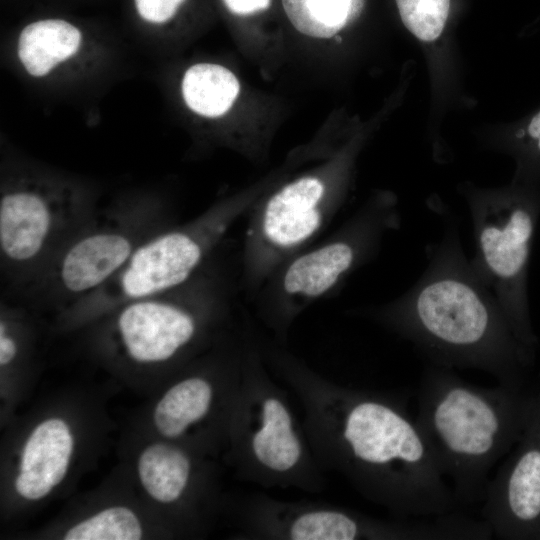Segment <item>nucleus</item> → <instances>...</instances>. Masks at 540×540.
Here are the masks:
<instances>
[{
    "label": "nucleus",
    "mask_w": 540,
    "mask_h": 540,
    "mask_svg": "<svg viewBox=\"0 0 540 540\" xmlns=\"http://www.w3.org/2000/svg\"><path fill=\"white\" fill-rule=\"evenodd\" d=\"M269 370L302 405L323 469L399 519L455 512L457 501L405 406L387 394L328 380L280 344L260 340Z\"/></svg>",
    "instance_id": "1"
},
{
    "label": "nucleus",
    "mask_w": 540,
    "mask_h": 540,
    "mask_svg": "<svg viewBox=\"0 0 540 540\" xmlns=\"http://www.w3.org/2000/svg\"><path fill=\"white\" fill-rule=\"evenodd\" d=\"M443 234L426 250L422 275L397 298L360 315L412 343L431 365L475 369L499 384L524 387L536 351L514 332L497 298L461 244L453 212H437Z\"/></svg>",
    "instance_id": "2"
},
{
    "label": "nucleus",
    "mask_w": 540,
    "mask_h": 540,
    "mask_svg": "<svg viewBox=\"0 0 540 540\" xmlns=\"http://www.w3.org/2000/svg\"><path fill=\"white\" fill-rule=\"evenodd\" d=\"M532 397L524 387H480L452 369L426 367L415 422L457 504L483 503L492 469L523 432Z\"/></svg>",
    "instance_id": "3"
},
{
    "label": "nucleus",
    "mask_w": 540,
    "mask_h": 540,
    "mask_svg": "<svg viewBox=\"0 0 540 540\" xmlns=\"http://www.w3.org/2000/svg\"><path fill=\"white\" fill-rule=\"evenodd\" d=\"M269 371L259 338L247 329L242 375L227 429L237 472L263 488L321 492L325 470L286 392Z\"/></svg>",
    "instance_id": "4"
},
{
    "label": "nucleus",
    "mask_w": 540,
    "mask_h": 540,
    "mask_svg": "<svg viewBox=\"0 0 540 540\" xmlns=\"http://www.w3.org/2000/svg\"><path fill=\"white\" fill-rule=\"evenodd\" d=\"M90 186L35 168L5 170L0 188L2 296L31 282L98 208Z\"/></svg>",
    "instance_id": "5"
},
{
    "label": "nucleus",
    "mask_w": 540,
    "mask_h": 540,
    "mask_svg": "<svg viewBox=\"0 0 540 540\" xmlns=\"http://www.w3.org/2000/svg\"><path fill=\"white\" fill-rule=\"evenodd\" d=\"M400 224L395 199L375 197L325 240L296 253L272 273L255 298L260 321L280 345L295 320L370 262Z\"/></svg>",
    "instance_id": "6"
},
{
    "label": "nucleus",
    "mask_w": 540,
    "mask_h": 540,
    "mask_svg": "<svg viewBox=\"0 0 540 540\" xmlns=\"http://www.w3.org/2000/svg\"><path fill=\"white\" fill-rule=\"evenodd\" d=\"M171 224V212L156 194L98 207L47 266L10 296L68 308L106 285L145 240Z\"/></svg>",
    "instance_id": "7"
},
{
    "label": "nucleus",
    "mask_w": 540,
    "mask_h": 540,
    "mask_svg": "<svg viewBox=\"0 0 540 540\" xmlns=\"http://www.w3.org/2000/svg\"><path fill=\"white\" fill-rule=\"evenodd\" d=\"M257 197L248 193L228 198L192 220L162 228L137 248L114 278L66 312L92 317L187 283L218 254L230 229L249 213Z\"/></svg>",
    "instance_id": "8"
},
{
    "label": "nucleus",
    "mask_w": 540,
    "mask_h": 540,
    "mask_svg": "<svg viewBox=\"0 0 540 540\" xmlns=\"http://www.w3.org/2000/svg\"><path fill=\"white\" fill-rule=\"evenodd\" d=\"M476 251L471 259L519 340L536 351L529 303L531 248L540 217V186L515 182L466 194Z\"/></svg>",
    "instance_id": "9"
},
{
    "label": "nucleus",
    "mask_w": 540,
    "mask_h": 540,
    "mask_svg": "<svg viewBox=\"0 0 540 540\" xmlns=\"http://www.w3.org/2000/svg\"><path fill=\"white\" fill-rule=\"evenodd\" d=\"M217 255L180 287L126 302L110 311L115 313L119 341L133 361L171 360L228 316L231 278Z\"/></svg>",
    "instance_id": "10"
},
{
    "label": "nucleus",
    "mask_w": 540,
    "mask_h": 540,
    "mask_svg": "<svg viewBox=\"0 0 540 540\" xmlns=\"http://www.w3.org/2000/svg\"><path fill=\"white\" fill-rule=\"evenodd\" d=\"M244 539L261 540H466L475 539L474 519L454 512L431 520H382L344 507L283 501L255 493L241 510Z\"/></svg>",
    "instance_id": "11"
},
{
    "label": "nucleus",
    "mask_w": 540,
    "mask_h": 540,
    "mask_svg": "<svg viewBox=\"0 0 540 540\" xmlns=\"http://www.w3.org/2000/svg\"><path fill=\"white\" fill-rule=\"evenodd\" d=\"M481 519L493 536L540 539V381L523 432L491 477Z\"/></svg>",
    "instance_id": "12"
},
{
    "label": "nucleus",
    "mask_w": 540,
    "mask_h": 540,
    "mask_svg": "<svg viewBox=\"0 0 540 540\" xmlns=\"http://www.w3.org/2000/svg\"><path fill=\"white\" fill-rule=\"evenodd\" d=\"M241 375L242 366L218 382L212 375L204 373L191 374L179 380L167 390L155 408L154 422L158 431L167 438H179L212 416L220 408L217 404L233 405Z\"/></svg>",
    "instance_id": "13"
},
{
    "label": "nucleus",
    "mask_w": 540,
    "mask_h": 540,
    "mask_svg": "<svg viewBox=\"0 0 540 540\" xmlns=\"http://www.w3.org/2000/svg\"><path fill=\"white\" fill-rule=\"evenodd\" d=\"M83 41L81 30L66 20H37L20 31L16 55L26 74L44 78L75 58Z\"/></svg>",
    "instance_id": "14"
},
{
    "label": "nucleus",
    "mask_w": 540,
    "mask_h": 540,
    "mask_svg": "<svg viewBox=\"0 0 540 540\" xmlns=\"http://www.w3.org/2000/svg\"><path fill=\"white\" fill-rule=\"evenodd\" d=\"M138 472L142 485L151 497L161 503H175L189 490L194 464L182 447L157 443L140 455Z\"/></svg>",
    "instance_id": "15"
},
{
    "label": "nucleus",
    "mask_w": 540,
    "mask_h": 540,
    "mask_svg": "<svg viewBox=\"0 0 540 540\" xmlns=\"http://www.w3.org/2000/svg\"><path fill=\"white\" fill-rule=\"evenodd\" d=\"M239 81L226 67L215 63H196L186 69L181 80V95L193 113L218 118L226 114L239 94Z\"/></svg>",
    "instance_id": "16"
},
{
    "label": "nucleus",
    "mask_w": 540,
    "mask_h": 540,
    "mask_svg": "<svg viewBox=\"0 0 540 540\" xmlns=\"http://www.w3.org/2000/svg\"><path fill=\"white\" fill-rule=\"evenodd\" d=\"M72 449L73 439L65 422L48 419L36 427L26 442L20 471H33L54 487L66 474Z\"/></svg>",
    "instance_id": "17"
},
{
    "label": "nucleus",
    "mask_w": 540,
    "mask_h": 540,
    "mask_svg": "<svg viewBox=\"0 0 540 540\" xmlns=\"http://www.w3.org/2000/svg\"><path fill=\"white\" fill-rule=\"evenodd\" d=\"M292 25L315 38L335 35L348 21L353 0H282Z\"/></svg>",
    "instance_id": "18"
},
{
    "label": "nucleus",
    "mask_w": 540,
    "mask_h": 540,
    "mask_svg": "<svg viewBox=\"0 0 540 540\" xmlns=\"http://www.w3.org/2000/svg\"><path fill=\"white\" fill-rule=\"evenodd\" d=\"M142 528L136 515L126 507H111L73 526L66 540H138Z\"/></svg>",
    "instance_id": "19"
},
{
    "label": "nucleus",
    "mask_w": 540,
    "mask_h": 540,
    "mask_svg": "<svg viewBox=\"0 0 540 540\" xmlns=\"http://www.w3.org/2000/svg\"><path fill=\"white\" fill-rule=\"evenodd\" d=\"M451 0H396L401 20L418 39H437L447 22Z\"/></svg>",
    "instance_id": "20"
},
{
    "label": "nucleus",
    "mask_w": 540,
    "mask_h": 540,
    "mask_svg": "<svg viewBox=\"0 0 540 540\" xmlns=\"http://www.w3.org/2000/svg\"><path fill=\"white\" fill-rule=\"evenodd\" d=\"M515 152L519 160L517 182L539 184L540 180V109L515 133Z\"/></svg>",
    "instance_id": "21"
},
{
    "label": "nucleus",
    "mask_w": 540,
    "mask_h": 540,
    "mask_svg": "<svg viewBox=\"0 0 540 540\" xmlns=\"http://www.w3.org/2000/svg\"><path fill=\"white\" fill-rule=\"evenodd\" d=\"M185 0H134L140 18L152 25L169 22Z\"/></svg>",
    "instance_id": "22"
},
{
    "label": "nucleus",
    "mask_w": 540,
    "mask_h": 540,
    "mask_svg": "<svg viewBox=\"0 0 540 540\" xmlns=\"http://www.w3.org/2000/svg\"><path fill=\"white\" fill-rule=\"evenodd\" d=\"M15 485L17 492L30 500L43 498L53 488L48 481L33 471H20Z\"/></svg>",
    "instance_id": "23"
},
{
    "label": "nucleus",
    "mask_w": 540,
    "mask_h": 540,
    "mask_svg": "<svg viewBox=\"0 0 540 540\" xmlns=\"http://www.w3.org/2000/svg\"><path fill=\"white\" fill-rule=\"evenodd\" d=\"M227 9L236 15L245 16L266 10L270 0H222Z\"/></svg>",
    "instance_id": "24"
}]
</instances>
